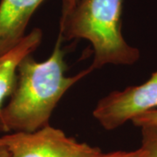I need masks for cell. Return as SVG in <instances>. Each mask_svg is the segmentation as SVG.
Instances as JSON below:
<instances>
[{"label": "cell", "instance_id": "obj_1", "mask_svg": "<svg viewBox=\"0 0 157 157\" xmlns=\"http://www.w3.org/2000/svg\"><path fill=\"white\" fill-rule=\"evenodd\" d=\"M62 41L59 35L52 52L44 61L35 60L31 54L20 62L10 100L0 110V132H33L50 125L52 112L64 94L94 71L89 67L76 75H66Z\"/></svg>", "mask_w": 157, "mask_h": 157}, {"label": "cell", "instance_id": "obj_2", "mask_svg": "<svg viewBox=\"0 0 157 157\" xmlns=\"http://www.w3.org/2000/svg\"><path fill=\"white\" fill-rule=\"evenodd\" d=\"M122 8L123 0H78L60 17L59 35L63 41H89L94 50L93 70L106 65H133L139 60L140 51L124 39Z\"/></svg>", "mask_w": 157, "mask_h": 157}, {"label": "cell", "instance_id": "obj_3", "mask_svg": "<svg viewBox=\"0 0 157 157\" xmlns=\"http://www.w3.org/2000/svg\"><path fill=\"white\" fill-rule=\"evenodd\" d=\"M0 144L11 157H94L101 150L68 137L61 129L47 125L33 132H15L0 136Z\"/></svg>", "mask_w": 157, "mask_h": 157}, {"label": "cell", "instance_id": "obj_4", "mask_svg": "<svg viewBox=\"0 0 157 157\" xmlns=\"http://www.w3.org/2000/svg\"><path fill=\"white\" fill-rule=\"evenodd\" d=\"M157 109V70L142 84L113 91L98 101L94 119L106 130L116 129L143 113Z\"/></svg>", "mask_w": 157, "mask_h": 157}, {"label": "cell", "instance_id": "obj_5", "mask_svg": "<svg viewBox=\"0 0 157 157\" xmlns=\"http://www.w3.org/2000/svg\"><path fill=\"white\" fill-rule=\"evenodd\" d=\"M45 0L0 1V56L22 40L31 17Z\"/></svg>", "mask_w": 157, "mask_h": 157}, {"label": "cell", "instance_id": "obj_6", "mask_svg": "<svg viewBox=\"0 0 157 157\" xmlns=\"http://www.w3.org/2000/svg\"><path fill=\"white\" fill-rule=\"evenodd\" d=\"M43 33L34 28L26 34L21 42L12 50L0 56V110L4 102L11 96L17 80V67L23 59L33 53L40 45Z\"/></svg>", "mask_w": 157, "mask_h": 157}, {"label": "cell", "instance_id": "obj_7", "mask_svg": "<svg viewBox=\"0 0 157 157\" xmlns=\"http://www.w3.org/2000/svg\"><path fill=\"white\" fill-rule=\"evenodd\" d=\"M141 128V146L144 157H157V126Z\"/></svg>", "mask_w": 157, "mask_h": 157}, {"label": "cell", "instance_id": "obj_8", "mask_svg": "<svg viewBox=\"0 0 157 157\" xmlns=\"http://www.w3.org/2000/svg\"><path fill=\"white\" fill-rule=\"evenodd\" d=\"M132 122L135 126L139 128L147 126H157V109L149 111L135 118Z\"/></svg>", "mask_w": 157, "mask_h": 157}, {"label": "cell", "instance_id": "obj_9", "mask_svg": "<svg viewBox=\"0 0 157 157\" xmlns=\"http://www.w3.org/2000/svg\"><path fill=\"white\" fill-rule=\"evenodd\" d=\"M94 157H144V153L140 147L134 151H116L107 154L101 153Z\"/></svg>", "mask_w": 157, "mask_h": 157}, {"label": "cell", "instance_id": "obj_10", "mask_svg": "<svg viewBox=\"0 0 157 157\" xmlns=\"http://www.w3.org/2000/svg\"><path fill=\"white\" fill-rule=\"evenodd\" d=\"M78 0H63V7H62L61 16L66 15L69 11L73 9L74 6Z\"/></svg>", "mask_w": 157, "mask_h": 157}, {"label": "cell", "instance_id": "obj_11", "mask_svg": "<svg viewBox=\"0 0 157 157\" xmlns=\"http://www.w3.org/2000/svg\"><path fill=\"white\" fill-rule=\"evenodd\" d=\"M0 157H11V155L8 150L1 144H0Z\"/></svg>", "mask_w": 157, "mask_h": 157}]
</instances>
